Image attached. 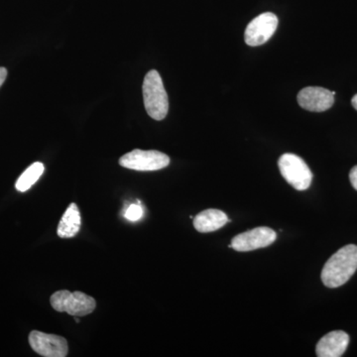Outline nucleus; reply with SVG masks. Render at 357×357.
<instances>
[{"label":"nucleus","instance_id":"obj_5","mask_svg":"<svg viewBox=\"0 0 357 357\" xmlns=\"http://www.w3.org/2000/svg\"><path fill=\"white\" fill-rule=\"evenodd\" d=\"M170 164V158L166 154L156 150L135 149L119 159V165L134 171H158Z\"/></svg>","mask_w":357,"mask_h":357},{"label":"nucleus","instance_id":"obj_18","mask_svg":"<svg viewBox=\"0 0 357 357\" xmlns=\"http://www.w3.org/2000/svg\"><path fill=\"white\" fill-rule=\"evenodd\" d=\"M76 323H79V319L77 318L76 317Z\"/></svg>","mask_w":357,"mask_h":357},{"label":"nucleus","instance_id":"obj_14","mask_svg":"<svg viewBox=\"0 0 357 357\" xmlns=\"http://www.w3.org/2000/svg\"><path fill=\"white\" fill-rule=\"evenodd\" d=\"M143 217V208H141L140 204H131L130 206L126 210V218L131 222H136L139 220Z\"/></svg>","mask_w":357,"mask_h":357},{"label":"nucleus","instance_id":"obj_11","mask_svg":"<svg viewBox=\"0 0 357 357\" xmlns=\"http://www.w3.org/2000/svg\"><path fill=\"white\" fill-rule=\"evenodd\" d=\"M229 222V218L222 211L208 208L194 218V227L201 234H208L222 229Z\"/></svg>","mask_w":357,"mask_h":357},{"label":"nucleus","instance_id":"obj_7","mask_svg":"<svg viewBox=\"0 0 357 357\" xmlns=\"http://www.w3.org/2000/svg\"><path fill=\"white\" fill-rule=\"evenodd\" d=\"M278 17L272 13L260 14L245 29L244 39L248 46L257 47L266 43L273 36L278 27Z\"/></svg>","mask_w":357,"mask_h":357},{"label":"nucleus","instance_id":"obj_6","mask_svg":"<svg viewBox=\"0 0 357 357\" xmlns=\"http://www.w3.org/2000/svg\"><path fill=\"white\" fill-rule=\"evenodd\" d=\"M277 234L273 229L266 227H256L243 234H237L232 238L229 248L239 252L256 250L267 248L276 241Z\"/></svg>","mask_w":357,"mask_h":357},{"label":"nucleus","instance_id":"obj_4","mask_svg":"<svg viewBox=\"0 0 357 357\" xmlns=\"http://www.w3.org/2000/svg\"><path fill=\"white\" fill-rule=\"evenodd\" d=\"M279 169L283 178L298 191L309 189L312 184L311 169L298 155L286 153L278 161Z\"/></svg>","mask_w":357,"mask_h":357},{"label":"nucleus","instance_id":"obj_15","mask_svg":"<svg viewBox=\"0 0 357 357\" xmlns=\"http://www.w3.org/2000/svg\"><path fill=\"white\" fill-rule=\"evenodd\" d=\"M349 180H351L352 187L357 191V165L351 169V173H349Z\"/></svg>","mask_w":357,"mask_h":357},{"label":"nucleus","instance_id":"obj_8","mask_svg":"<svg viewBox=\"0 0 357 357\" xmlns=\"http://www.w3.org/2000/svg\"><path fill=\"white\" fill-rule=\"evenodd\" d=\"M33 351L44 357H65L69 352L67 340L60 335L33 331L29 335Z\"/></svg>","mask_w":357,"mask_h":357},{"label":"nucleus","instance_id":"obj_2","mask_svg":"<svg viewBox=\"0 0 357 357\" xmlns=\"http://www.w3.org/2000/svg\"><path fill=\"white\" fill-rule=\"evenodd\" d=\"M143 98L148 115L155 121H163L168 114V96L157 70H150L145 77Z\"/></svg>","mask_w":357,"mask_h":357},{"label":"nucleus","instance_id":"obj_1","mask_svg":"<svg viewBox=\"0 0 357 357\" xmlns=\"http://www.w3.org/2000/svg\"><path fill=\"white\" fill-rule=\"evenodd\" d=\"M357 270V246L349 244L340 248L326 261L321 271V281L328 288L344 285Z\"/></svg>","mask_w":357,"mask_h":357},{"label":"nucleus","instance_id":"obj_3","mask_svg":"<svg viewBox=\"0 0 357 357\" xmlns=\"http://www.w3.org/2000/svg\"><path fill=\"white\" fill-rule=\"evenodd\" d=\"M50 303L55 311L67 312L74 317L88 316L96 307V302L93 297L79 291H57L51 296Z\"/></svg>","mask_w":357,"mask_h":357},{"label":"nucleus","instance_id":"obj_13","mask_svg":"<svg viewBox=\"0 0 357 357\" xmlns=\"http://www.w3.org/2000/svg\"><path fill=\"white\" fill-rule=\"evenodd\" d=\"M44 170L43 164L35 162L31 166L28 167L25 172L18 178L15 184L16 190L21 192L28 191L39 180L42 174L44 173Z\"/></svg>","mask_w":357,"mask_h":357},{"label":"nucleus","instance_id":"obj_16","mask_svg":"<svg viewBox=\"0 0 357 357\" xmlns=\"http://www.w3.org/2000/svg\"><path fill=\"white\" fill-rule=\"evenodd\" d=\"M7 77V70L6 68L0 67V86L3 84Z\"/></svg>","mask_w":357,"mask_h":357},{"label":"nucleus","instance_id":"obj_10","mask_svg":"<svg viewBox=\"0 0 357 357\" xmlns=\"http://www.w3.org/2000/svg\"><path fill=\"white\" fill-rule=\"evenodd\" d=\"M349 344V335L344 331H333L319 340L316 347L319 357H340L344 356Z\"/></svg>","mask_w":357,"mask_h":357},{"label":"nucleus","instance_id":"obj_12","mask_svg":"<svg viewBox=\"0 0 357 357\" xmlns=\"http://www.w3.org/2000/svg\"><path fill=\"white\" fill-rule=\"evenodd\" d=\"M81 229V213L75 203L68 206L58 225L57 234L61 238L76 236Z\"/></svg>","mask_w":357,"mask_h":357},{"label":"nucleus","instance_id":"obj_9","mask_svg":"<svg viewBox=\"0 0 357 357\" xmlns=\"http://www.w3.org/2000/svg\"><path fill=\"white\" fill-rule=\"evenodd\" d=\"M335 96V91L319 86H309L298 93V102L302 109L309 112H323L333 107Z\"/></svg>","mask_w":357,"mask_h":357},{"label":"nucleus","instance_id":"obj_17","mask_svg":"<svg viewBox=\"0 0 357 357\" xmlns=\"http://www.w3.org/2000/svg\"><path fill=\"white\" fill-rule=\"evenodd\" d=\"M352 107L357 110V95L354 96L351 100Z\"/></svg>","mask_w":357,"mask_h":357}]
</instances>
